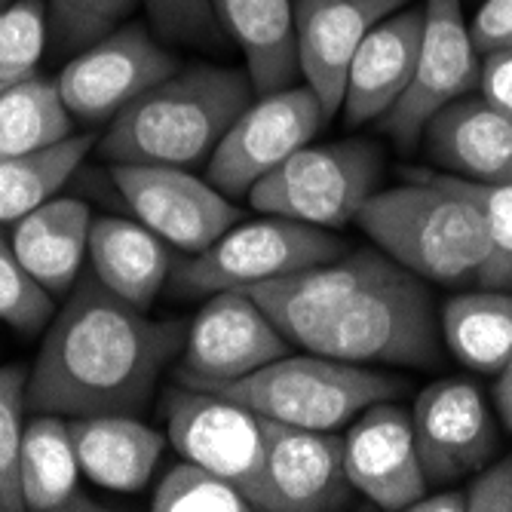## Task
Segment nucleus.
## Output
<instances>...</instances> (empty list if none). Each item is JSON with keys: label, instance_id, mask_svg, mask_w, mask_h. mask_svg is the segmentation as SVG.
Here are the masks:
<instances>
[{"label": "nucleus", "instance_id": "nucleus-1", "mask_svg": "<svg viewBox=\"0 0 512 512\" xmlns=\"http://www.w3.org/2000/svg\"><path fill=\"white\" fill-rule=\"evenodd\" d=\"M246 292L307 353L356 365H433L439 356L427 286L384 252H344Z\"/></svg>", "mask_w": 512, "mask_h": 512}, {"label": "nucleus", "instance_id": "nucleus-2", "mask_svg": "<svg viewBox=\"0 0 512 512\" xmlns=\"http://www.w3.org/2000/svg\"><path fill=\"white\" fill-rule=\"evenodd\" d=\"M184 335V322L148 319L89 270L43 335L28 405L62 417L138 414L181 353Z\"/></svg>", "mask_w": 512, "mask_h": 512}, {"label": "nucleus", "instance_id": "nucleus-3", "mask_svg": "<svg viewBox=\"0 0 512 512\" xmlns=\"http://www.w3.org/2000/svg\"><path fill=\"white\" fill-rule=\"evenodd\" d=\"M252 92L249 74L237 68L175 71L111 120L99 151L111 163L191 169L212 157L230 123L252 105Z\"/></svg>", "mask_w": 512, "mask_h": 512}, {"label": "nucleus", "instance_id": "nucleus-4", "mask_svg": "<svg viewBox=\"0 0 512 512\" xmlns=\"http://www.w3.org/2000/svg\"><path fill=\"white\" fill-rule=\"evenodd\" d=\"M356 221L384 255L430 283L479 279L491 255L485 215L454 175H411L375 191Z\"/></svg>", "mask_w": 512, "mask_h": 512}, {"label": "nucleus", "instance_id": "nucleus-5", "mask_svg": "<svg viewBox=\"0 0 512 512\" xmlns=\"http://www.w3.org/2000/svg\"><path fill=\"white\" fill-rule=\"evenodd\" d=\"M402 390L399 378L319 353H286L255 375L215 387V393L252 408L267 421L304 430H338L368 405L387 402Z\"/></svg>", "mask_w": 512, "mask_h": 512}, {"label": "nucleus", "instance_id": "nucleus-6", "mask_svg": "<svg viewBox=\"0 0 512 512\" xmlns=\"http://www.w3.org/2000/svg\"><path fill=\"white\" fill-rule=\"evenodd\" d=\"M344 243L325 227L270 215L264 221L230 227L212 246L175 270V286L184 295L246 292L307 267L341 258Z\"/></svg>", "mask_w": 512, "mask_h": 512}, {"label": "nucleus", "instance_id": "nucleus-7", "mask_svg": "<svg viewBox=\"0 0 512 512\" xmlns=\"http://www.w3.org/2000/svg\"><path fill=\"white\" fill-rule=\"evenodd\" d=\"M381 157L365 142L307 145L279 163L249 191L258 212L316 227L350 224L375 194Z\"/></svg>", "mask_w": 512, "mask_h": 512}, {"label": "nucleus", "instance_id": "nucleus-8", "mask_svg": "<svg viewBox=\"0 0 512 512\" xmlns=\"http://www.w3.org/2000/svg\"><path fill=\"white\" fill-rule=\"evenodd\" d=\"M166 433L184 460L237 485L255 509L276 512L261 414L215 390L181 384L166 396Z\"/></svg>", "mask_w": 512, "mask_h": 512}, {"label": "nucleus", "instance_id": "nucleus-9", "mask_svg": "<svg viewBox=\"0 0 512 512\" xmlns=\"http://www.w3.org/2000/svg\"><path fill=\"white\" fill-rule=\"evenodd\" d=\"M329 114L316 92L304 83L264 92L252 102L218 142L209 157V181L227 197H243L255 184L307 148Z\"/></svg>", "mask_w": 512, "mask_h": 512}, {"label": "nucleus", "instance_id": "nucleus-10", "mask_svg": "<svg viewBox=\"0 0 512 512\" xmlns=\"http://www.w3.org/2000/svg\"><path fill=\"white\" fill-rule=\"evenodd\" d=\"M286 353L289 338L249 292H215L188 325L175 378L184 387L215 390Z\"/></svg>", "mask_w": 512, "mask_h": 512}, {"label": "nucleus", "instance_id": "nucleus-11", "mask_svg": "<svg viewBox=\"0 0 512 512\" xmlns=\"http://www.w3.org/2000/svg\"><path fill=\"white\" fill-rule=\"evenodd\" d=\"M479 77L482 56L463 19V4L460 0H424V37L417 68L405 96L387 117H381L384 132H390L402 148L414 145L433 114L470 96L479 86Z\"/></svg>", "mask_w": 512, "mask_h": 512}, {"label": "nucleus", "instance_id": "nucleus-12", "mask_svg": "<svg viewBox=\"0 0 512 512\" xmlns=\"http://www.w3.org/2000/svg\"><path fill=\"white\" fill-rule=\"evenodd\" d=\"M178 71V59L142 25L114 28L62 68L59 92L74 117L86 123L114 120L126 105Z\"/></svg>", "mask_w": 512, "mask_h": 512}, {"label": "nucleus", "instance_id": "nucleus-13", "mask_svg": "<svg viewBox=\"0 0 512 512\" xmlns=\"http://www.w3.org/2000/svg\"><path fill=\"white\" fill-rule=\"evenodd\" d=\"M111 178L138 221L181 252H203L240 221V209L227 194L188 169L114 163Z\"/></svg>", "mask_w": 512, "mask_h": 512}, {"label": "nucleus", "instance_id": "nucleus-14", "mask_svg": "<svg viewBox=\"0 0 512 512\" xmlns=\"http://www.w3.org/2000/svg\"><path fill=\"white\" fill-rule=\"evenodd\" d=\"M414 442L427 482H454L482 470L497 448V430L482 390L442 378L414 402Z\"/></svg>", "mask_w": 512, "mask_h": 512}, {"label": "nucleus", "instance_id": "nucleus-15", "mask_svg": "<svg viewBox=\"0 0 512 512\" xmlns=\"http://www.w3.org/2000/svg\"><path fill=\"white\" fill-rule=\"evenodd\" d=\"M344 467L353 491L381 509H408L430 485L417 454L411 414L390 399L356 414L344 436Z\"/></svg>", "mask_w": 512, "mask_h": 512}, {"label": "nucleus", "instance_id": "nucleus-16", "mask_svg": "<svg viewBox=\"0 0 512 512\" xmlns=\"http://www.w3.org/2000/svg\"><path fill=\"white\" fill-rule=\"evenodd\" d=\"M411 0H295L298 65L322 111L344 105L350 62L365 34Z\"/></svg>", "mask_w": 512, "mask_h": 512}, {"label": "nucleus", "instance_id": "nucleus-17", "mask_svg": "<svg viewBox=\"0 0 512 512\" xmlns=\"http://www.w3.org/2000/svg\"><path fill=\"white\" fill-rule=\"evenodd\" d=\"M261 424L276 512H329L350 503L344 439L332 430H304L267 417Z\"/></svg>", "mask_w": 512, "mask_h": 512}, {"label": "nucleus", "instance_id": "nucleus-18", "mask_svg": "<svg viewBox=\"0 0 512 512\" xmlns=\"http://www.w3.org/2000/svg\"><path fill=\"white\" fill-rule=\"evenodd\" d=\"M424 37V4H405L365 34L347 71L344 117L350 126L387 117L411 86Z\"/></svg>", "mask_w": 512, "mask_h": 512}, {"label": "nucleus", "instance_id": "nucleus-19", "mask_svg": "<svg viewBox=\"0 0 512 512\" xmlns=\"http://www.w3.org/2000/svg\"><path fill=\"white\" fill-rule=\"evenodd\" d=\"M430 157L460 178L512 181V120L485 96H463L427 123Z\"/></svg>", "mask_w": 512, "mask_h": 512}, {"label": "nucleus", "instance_id": "nucleus-20", "mask_svg": "<svg viewBox=\"0 0 512 512\" xmlns=\"http://www.w3.org/2000/svg\"><path fill=\"white\" fill-rule=\"evenodd\" d=\"M68 424L83 479L120 494L145 491L166 448L157 430L135 421V414L71 417Z\"/></svg>", "mask_w": 512, "mask_h": 512}, {"label": "nucleus", "instance_id": "nucleus-21", "mask_svg": "<svg viewBox=\"0 0 512 512\" xmlns=\"http://www.w3.org/2000/svg\"><path fill=\"white\" fill-rule=\"evenodd\" d=\"M221 31L246 56L255 92L292 86L301 74L295 0H212Z\"/></svg>", "mask_w": 512, "mask_h": 512}, {"label": "nucleus", "instance_id": "nucleus-22", "mask_svg": "<svg viewBox=\"0 0 512 512\" xmlns=\"http://www.w3.org/2000/svg\"><path fill=\"white\" fill-rule=\"evenodd\" d=\"M92 221V209L80 200H46L16 221L10 246L43 289L62 295L89 255Z\"/></svg>", "mask_w": 512, "mask_h": 512}, {"label": "nucleus", "instance_id": "nucleus-23", "mask_svg": "<svg viewBox=\"0 0 512 512\" xmlns=\"http://www.w3.org/2000/svg\"><path fill=\"white\" fill-rule=\"evenodd\" d=\"M89 270L123 301L148 310L172 273L166 240L126 218H96L89 234Z\"/></svg>", "mask_w": 512, "mask_h": 512}, {"label": "nucleus", "instance_id": "nucleus-24", "mask_svg": "<svg viewBox=\"0 0 512 512\" xmlns=\"http://www.w3.org/2000/svg\"><path fill=\"white\" fill-rule=\"evenodd\" d=\"M22 497L34 512H86L99 509L83 488V470L62 414H40L25 427L22 439Z\"/></svg>", "mask_w": 512, "mask_h": 512}, {"label": "nucleus", "instance_id": "nucleus-25", "mask_svg": "<svg viewBox=\"0 0 512 512\" xmlns=\"http://www.w3.org/2000/svg\"><path fill=\"white\" fill-rule=\"evenodd\" d=\"M448 350L479 375H500L512 356V292L482 289L457 295L442 310Z\"/></svg>", "mask_w": 512, "mask_h": 512}, {"label": "nucleus", "instance_id": "nucleus-26", "mask_svg": "<svg viewBox=\"0 0 512 512\" xmlns=\"http://www.w3.org/2000/svg\"><path fill=\"white\" fill-rule=\"evenodd\" d=\"M71 135L74 114L56 80L31 74L0 92V157L53 148Z\"/></svg>", "mask_w": 512, "mask_h": 512}, {"label": "nucleus", "instance_id": "nucleus-27", "mask_svg": "<svg viewBox=\"0 0 512 512\" xmlns=\"http://www.w3.org/2000/svg\"><path fill=\"white\" fill-rule=\"evenodd\" d=\"M92 145H96L92 135H71L53 148L0 157V224L19 221L31 209L53 200V194L92 151Z\"/></svg>", "mask_w": 512, "mask_h": 512}, {"label": "nucleus", "instance_id": "nucleus-28", "mask_svg": "<svg viewBox=\"0 0 512 512\" xmlns=\"http://www.w3.org/2000/svg\"><path fill=\"white\" fill-rule=\"evenodd\" d=\"M154 512H249L255 509L249 497L221 479L218 473L200 467L194 460H181L160 479L154 497Z\"/></svg>", "mask_w": 512, "mask_h": 512}, {"label": "nucleus", "instance_id": "nucleus-29", "mask_svg": "<svg viewBox=\"0 0 512 512\" xmlns=\"http://www.w3.org/2000/svg\"><path fill=\"white\" fill-rule=\"evenodd\" d=\"M28 378L19 365H0V509L22 512V439H25Z\"/></svg>", "mask_w": 512, "mask_h": 512}, {"label": "nucleus", "instance_id": "nucleus-30", "mask_svg": "<svg viewBox=\"0 0 512 512\" xmlns=\"http://www.w3.org/2000/svg\"><path fill=\"white\" fill-rule=\"evenodd\" d=\"M46 34H50V16L43 0H10L0 10V83L10 86L37 71Z\"/></svg>", "mask_w": 512, "mask_h": 512}, {"label": "nucleus", "instance_id": "nucleus-31", "mask_svg": "<svg viewBox=\"0 0 512 512\" xmlns=\"http://www.w3.org/2000/svg\"><path fill=\"white\" fill-rule=\"evenodd\" d=\"M454 178L479 203L491 237V255L476 283L485 289L512 292V181H473L460 175Z\"/></svg>", "mask_w": 512, "mask_h": 512}, {"label": "nucleus", "instance_id": "nucleus-32", "mask_svg": "<svg viewBox=\"0 0 512 512\" xmlns=\"http://www.w3.org/2000/svg\"><path fill=\"white\" fill-rule=\"evenodd\" d=\"M138 0H50V37L59 53L83 50L99 37L111 34L123 16L132 13Z\"/></svg>", "mask_w": 512, "mask_h": 512}, {"label": "nucleus", "instance_id": "nucleus-33", "mask_svg": "<svg viewBox=\"0 0 512 512\" xmlns=\"http://www.w3.org/2000/svg\"><path fill=\"white\" fill-rule=\"evenodd\" d=\"M53 319V292L22 267L13 246L0 237V322L34 335Z\"/></svg>", "mask_w": 512, "mask_h": 512}, {"label": "nucleus", "instance_id": "nucleus-34", "mask_svg": "<svg viewBox=\"0 0 512 512\" xmlns=\"http://www.w3.org/2000/svg\"><path fill=\"white\" fill-rule=\"evenodd\" d=\"M145 7L163 40L215 43L224 34L215 19L212 0H145Z\"/></svg>", "mask_w": 512, "mask_h": 512}, {"label": "nucleus", "instance_id": "nucleus-35", "mask_svg": "<svg viewBox=\"0 0 512 512\" xmlns=\"http://www.w3.org/2000/svg\"><path fill=\"white\" fill-rule=\"evenodd\" d=\"M467 512H512V457L479 470L467 488Z\"/></svg>", "mask_w": 512, "mask_h": 512}, {"label": "nucleus", "instance_id": "nucleus-36", "mask_svg": "<svg viewBox=\"0 0 512 512\" xmlns=\"http://www.w3.org/2000/svg\"><path fill=\"white\" fill-rule=\"evenodd\" d=\"M479 56H491L512 46V0H485L470 25Z\"/></svg>", "mask_w": 512, "mask_h": 512}, {"label": "nucleus", "instance_id": "nucleus-37", "mask_svg": "<svg viewBox=\"0 0 512 512\" xmlns=\"http://www.w3.org/2000/svg\"><path fill=\"white\" fill-rule=\"evenodd\" d=\"M479 89L482 96L503 114L512 120V46L500 53L485 56L482 62V77H479Z\"/></svg>", "mask_w": 512, "mask_h": 512}, {"label": "nucleus", "instance_id": "nucleus-38", "mask_svg": "<svg viewBox=\"0 0 512 512\" xmlns=\"http://www.w3.org/2000/svg\"><path fill=\"white\" fill-rule=\"evenodd\" d=\"M408 512H467V491H436L417 497Z\"/></svg>", "mask_w": 512, "mask_h": 512}, {"label": "nucleus", "instance_id": "nucleus-39", "mask_svg": "<svg viewBox=\"0 0 512 512\" xmlns=\"http://www.w3.org/2000/svg\"><path fill=\"white\" fill-rule=\"evenodd\" d=\"M494 399H497V411H500V417H503V424L512 430V356H509V362L503 365L500 378H497Z\"/></svg>", "mask_w": 512, "mask_h": 512}, {"label": "nucleus", "instance_id": "nucleus-40", "mask_svg": "<svg viewBox=\"0 0 512 512\" xmlns=\"http://www.w3.org/2000/svg\"><path fill=\"white\" fill-rule=\"evenodd\" d=\"M7 4H10V0H0V10H4V7H7Z\"/></svg>", "mask_w": 512, "mask_h": 512}, {"label": "nucleus", "instance_id": "nucleus-41", "mask_svg": "<svg viewBox=\"0 0 512 512\" xmlns=\"http://www.w3.org/2000/svg\"><path fill=\"white\" fill-rule=\"evenodd\" d=\"M4 89H7V86H4V83H0V92H4Z\"/></svg>", "mask_w": 512, "mask_h": 512}, {"label": "nucleus", "instance_id": "nucleus-42", "mask_svg": "<svg viewBox=\"0 0 512 512\" xmlns=\"http://www.w3.org/2000/svg\"><path fill=\"white\" fill-rule=\"evenodd\" d=\"M0 512H4V509H0Z\"/></svg>", "mask_w": 512, "mask_h": 512}]
</instances>
